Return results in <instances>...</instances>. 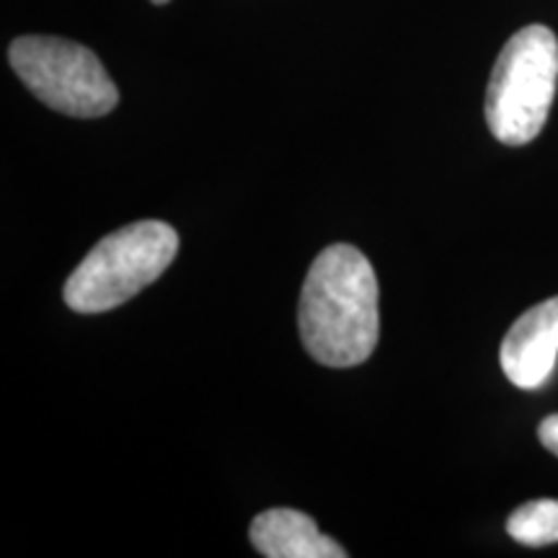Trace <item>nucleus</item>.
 <instances>
[{"instance_id": "obj_1", "label": "nucleus", "mask_w": 558, "mask_h": 558, "mask_svg": "<svg viewBox=\"0 0 558 558\" xmlns=\"http://www.w3.org/2000/svg\"><path fill=\"white\" fill-rule=\"evenodd\" d=\"M378 277L360 248L333 243L313 259L298 305L308 354L326 367L362 365L380 337Z\"/></svg>"}, {"instance_id": "obj_2", "label": "nucleus", "mask_w": 558, "mask_h": 558, "mask_svg": "<svg viewBox=\"0 0 558 558\" xmlns=\"http://www.w3.org/2000/svg\"><path fill=\"white\" fill-rule=\"evenodd\" d=\"M177 251L179 233L163 220H140L109 233L68 277V308L86 316L120 308L171 267Z\"/></svg>"}, {"instance_id": "obj_3", "label": "nucleus", "mask_w": 558, "mask_h": 558, "mask_svg": "<svg viewBox=\"0 0 558 558\" xmlns=\"http://www.w3.org/2000/svg\"><path fill=\"white\" fill-rule=\"evenodd\" d=\"M558 39L543 24H530L501 47L486 88V124L509 148L533 143L554 107Z\"/></svg>"}, {"instance_id": "obj_4", "label": "nucleus", "mask_w": 558, "mask_h": 558, "mask_svg": "<svg viewBox=\"0 0 558 558\" xmlns=\"http://www.w3.org/2000/svg\"><path fill=\"white\" fill-rule=\"evenodd\" d=\"M11 68L41 104L68 117H104L120 90L88 47L62 37H19L9 47Z\"/></svg>"}, {"instance_id": "obj_5", "label": "nucleus", "mask_w": 558, "mask_h": 558, "mask_svg": "<svg viewBox=\"0 0 558 558\" xmlns=\"http://www.w3.org/2000/svg\"><path fill=\"white\" fill-rule=\"evenodd\" d=\"M558 360V295L543 300L514 320L501 341L499 362L512 386L535 390L556 369Z\"/></svg>"}, {"instance_id": "obj_6", "label": "nucleus", "mask_w": 558, "mask_h": 558, "mask_svg": "<svg viewBox=\"0 0 558 558\" xmlns=\"http://www.w3.org/2000/svg\"><path fill=\"white\" fill-rule=\"evenodd\" d=\"M251 543L267 558H347V548L320 533L316 520L298 509L275 507L251 522Z\"/></svg>"}, {"instance_id": "obj_7", "label": "nucleus", "mask_w": 558, "mask_h": 558, "mask_svg": "<svg viewBox=\"0 0 558 558\" xmlns=\"http://www.w3.org/2000/svg\"><path fill=\"white\" fill-rule=\"evenodd\" d=\"M509 538L530 548L558 543V499L525 501L507 520Z\"/></svg>"}, {"instance_id": "obj_8", "label": "nucleus", "mask_w": 558, "mask_h": 558, "mask_svg": "<svg viewBox=\"0 0 558 558\" xmlns=\"http://www.w3.org/2000/svg\"><path fill=\"white\" fill-rule=\"evenodd\" d=\"M538 437H541V445L546 448L548 452H554L558 456V414H550L541 422L538 427Z\"/></svg>"}, {"instance_id": "obj_9", "label": "nucleus", "mask_w": 558, "mask_h": 558, "mask_svg": "<svg viewBox=\"0 0 558 558\" xmlns=\"http://www.w3.org/2000/svg\"><path fill=\"white\" fill-rule=\"evenodd\" d=\"M150 3H156V5H163V3H169V0H150Z\"/></svg>"}]
</instances>
